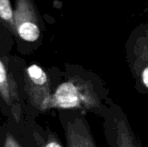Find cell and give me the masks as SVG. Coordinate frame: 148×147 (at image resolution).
<instances>
[{"mask_svg": "<svg viewBox=\"0 0 148 147\" xmlns=\"http://www.w3.org/2000/svg\"><path fill=\"white\" fill-rule=\"evenodd\" d=\"M0 106L7 119L21 123L27 116L26 104L9 63L0 55Z\"/></svg>", "mask_w": 148, "mask_h": 147, "instance_id": "obj_3", "label": "cell"}, {"mask_svg": "<svg viewBox=\"0 0 148 147\" xmlns=\"http://www.w3.org/2000/svg\"><path fill=\"white\" fill-rule=\"evenodd\" d=\"M14 22L16 36L26 42L39 40L42 30L39 15L33 0H15Z\"/></svg>", "mask_w": 148, "mask_h": 147, "instance_id": "obj_6", "label": "cell"}, {"mask_svg": "<svg viewBox=\"0 0 148 147\" xmlns=\"http://www.w3.org/2000/svg\"><path fill=\"white\" fill-rule=\"evenodd\" d=\"M0 23L16 36L14 10L10 0H0Z\"/></svg>", "mask_w": 148, "mask_h": 147, "instance_id": "obj_10", "label": "cell"}, {"mask_svg": "<svg viewBox=\"0 0 148 147\" xmlns=\"http://www.w3.org/2000/svg\"><path fill=\"white\" fill-rule=\"evenodd\" d=\"M0 147H35L26 118L21 123L6 118L0 124Z\"/></svg>", "mask_w": 148, "mask_h": 147, "instance_id": "obj_8", "label": "cell"}, {"mask_svg": "<svg viewBox=\"0 0 148 147\" xmlns=\"http://www.w3.org/2000/svg\"><path fill=\"white\" fill-rule=\"evenodd\" d=\"M127 56L136 89L139 93L148 94V37L139 39Z\"/></svg>", "mask_w": 148, "mask_h": 147, "instance_id": "obj_7", "label": "cell"}, {"mask_svg": "<svg viewBox=\"0 0 148 147\" xmlns=\"http://www.w3.org/2000/svg\"><path fill=\"white\" fill-rule=\"evenodd\" d=\"M25 118L35 142V147H64L56 133L49 126L43 127L36 123L34 116L27 115Z\"/></svg>", "mask_w": 148, "mask_h": 147, "instance_id": "obj_9", "label": "cell"}, {"mask_svg": "<svg viewBox=\"0 0 148 147\" xmlns=\"http://www.w3.org/2000/svg\"><path fill=\"white\" fill-rule=\"evenodd\" d=\"M108 147H142L122 108L112 102L102 118Z\"/></svg>", "mask_w": 148, "mask_h": 147, "instance_id": "obj_4", "label": "cell"}, {"mask_svg": "<svg viewBox=\"0 0 148 147\" xmlns=\"http://www.w3.org/2000/svg\"><path fill=\"white\" fill-rule=\"evenodd\" d=\"M66 147H97L85 114L76 110H58Z\"/></svg>", "mask_w": 148, "mask_h": 147, "instance_id": "obj_5", "label": "cell"}, {"mask_svg": "<svg viewBox=\"0 0 148 147\" xmlns=\"http://www.w3.org/2000/svg\"><path fill=\"white\" fill-rule=\"evenodd\" d=\"M8 63L18 83L26 107L29 106L37 113H44L45 104L56 87L53 84L51 76L36 63L23 67H13Z\"/></svg>", "mask_w": 148, "mask_h": 147, "instance_id": "obj_2", "label": "cell"}, {"mask_svg": "<svg viewBox=\"0 0 148 147\" xmlns=\"http://www.w3.org/2000/svg\"><path fill=\"white\" fill-rule=\"evenodd\" d=\"M64 80L60 81L44 107L51 109L90 113L101 119L113 102L101 79L79 66H66Z\"/></svg>", "mask_w": 148, "mask_h": 147, "instance_id": "obj_1", "label": "cell"}]
</instances>
